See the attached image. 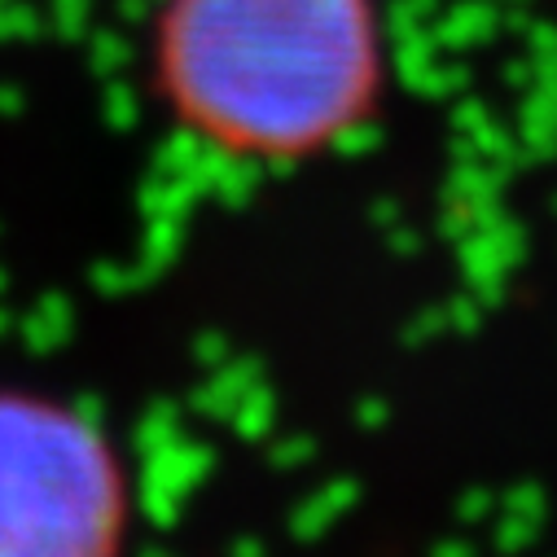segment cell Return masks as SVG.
<instances>
[{"label":"cell","mask_w":557,"mask_h":557,"mask_svg":"<svg viewBox=\"0 0 557 557\" xmlns=\"http://www.w3.org/2000/svg\"><path fill=\"white\" fill-rule=\"evenodd\" d=\"M127 522V474L88 417L40 395H0V553L106 557Z\"/></svg>","instance_id":"7a4b0ae2"},{"label":"cell","mask_w":557,"mask_h":557,"mask_svg":"<svg viewBox=\"0 0 557 557\" xmlns=\"http://www.w3.org/2000/svg\"><path fill=\"white\" fill-rule=\"evenodd\" d=\"M150 58L189 136L259 163L338 146L373 119L386 79L373 0H163Z\"/></svg>","instance_id":"6da1fadb"}]
</instances>
